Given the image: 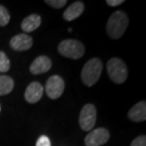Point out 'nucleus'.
Here are the masks:
<instances>
[{
  "mask_svg": "<svg viewBox=\"0 0 146 146\" xmlns=\"http://www.w3.org/2000/svg\"><path fill=\"white\" fill-rule=\"evenodd\" d=\"M51 60L48 56H46V55H42V56L37 57L31 63L30 66V71L33 75L42 74V73L48 72L51 68Z\"/></svg>",
  "mask_w": 146,
  "mask_h": 146,
  "instance_id": "9d476101",
  "label": "nucleus"
},
{
  "mask_svg": "<svg viewBox=\"0 0 146 146\" xmlns=\"http://www.w3.org/2000/svg\"><path fill=\"white\" fill-rule=\"evenodd\" d=\"M123 3V0H106V4L110 7H117V6L121 5Z\"/></svg>",
  "mask_w": 146,
  "mask_h": 146,
  "instance_id": "aec40b11",
  "label": "nucleus"
},
{
  "mask_svg": "<svg viewBox=\"0 0 146 146\" xmlns=\"http://www.w3.org/2000/svg\"><path fill=\"white\" fill-rule=\"evenodd\" d=\"M14 82L10 76L0 75V96L7 95L13 91Z\"/></svg>",
  "mask_w": 146,
  "mask_h": 146,
  "instance_id": "4468645a",
  "label": "nucleus"
},
{
  "mask_svg": "<svg viewBox=\"0 0 146 146\" xmlns=\"http://www.w3.org/2000/svg\"><path fill=\"white\" fill-rule=\"evenodd\" d=\"M58 51L64 57L77 60L84 54V46L78 40L66 39L58 45Z\"/></svg>",
  "mask_w": 146,
  "mask_h": 146,
  "instance_id": "20e7f679",
  "label": "nucleus"
},
{
  "mask_svg": "<svg viewBox=\"0 0 146 146\" xmlns=\"http://www.w3.org/2000/svg\"><path fill=\"white\" fill-rule=\"evenodd\" d=\"M97 119V110L94 104H86L80 112L79 116V124L82 130L89 132L92 130Z\"/></svg>",
  "mask_w": 146,
  "mask_h": 146,
  "instance_id": "39448f33",
  "label": "nucleus"
},
{
  "mask_svg": "<svg viewBox=\"0 0 146 146\" xmlns=\"http://www.w3.org/2000/svg\"><path fill=\"white\" fill-rule=\"evenodd\" d=\"M46 3L54 9H61L66 4V0H46Z\"/></svg>",
  "mask_w": 146,
  "mask_h": 146,
  "instance_id": "f3484780",
  "label": "nucleus"
},
{
  "mask_svg": "<svg viewBox=\"0 0 146 146\" xmlns=\"http://www.w3.org/2000/svg\"><path fill=\"white\" fill-rule=\"evenodd\" d=\"M128 118L132 121L141 122L146 119V104L145 101L139 102L128 112Z\"/></svg>",
  "mask_w": 146,
  "mask_h": 146,
  "instance_id": "9b49d317",
  "label": "nucleus"
},
{
  "mask_svg": "<svg viewBox=\"0 0 146 146\" xmlns=\"http://www.w3.org/2000/svg\"><path fill=\"white\" fill-rule=\"evenodd\" d=\"M42 22V18L38 14H31L23 20L21 23V29L25 33H31L39 28Z\"/></svg>",
  "mask_w": 146,
  "mask_h": 146,
  "instance_id": "ddd939ff",
  "label": "nucleus"
},
{
  "mask_svg": "<svg viewBox=\"0 0 146 146\" xmlns=\"http://www.w3.org/2000/svg\"><path fill=\"white\" fill-rule=\"evenodd\" d=\"M110 138L109 131L106 128L100 127L87 134L84 139L86 146H101L106 144Z\"/></svg>",
  "mask_w": 146,
  "mask_h": 146,
  "instance_id": "423d86ee",
  "label": "nucleus"
},
{
  "mask_svg": "<svg viewBox=\"0 0 146 146\" xmlns=\"http://www.w3.org/2000/svg\"><path fill=\"white\" fill-rule=\"evenodd\" d=\"M84 9V3L81 1H76L69 6L66 10L64 11L63 17L64 19L66 21H72L76 18H78L79 16L82 15Z\"/></svg>",
  "mask_w": 146,
  "mask_h": 146,
  "instance_id": "f8f14e48",
  "label": "nucleus"
},
{
  "mask_svg": "<svg viewBox=\"0 0 146 146\" xmlns=\"http://www.w3.org/2000/svg\"><path fill=\"white\" fill-rule=\"evenodd\" d=\"M65 90V81L59 75H53L48 79L46 84V95L52 100L58 99L62 96Z\"/></svg>",
  "mask_w": 146,
  "mask_h": 146,
  "instance_id": "0eeeda50",
  "label": "nucleus"
},
{
  "mask_svg": "<svg viewBox=\"0 0 146 146\" xmlns=\"http://www.w3.org/2000/svg\"><path fill=\"white\" fill-rule=\"evenodd\" d=\"M103 71V63L99 58L87 61L81 72V78L86 86H92L97 83Z\"/></svg>",
  "mask_w": 146,
  "mask_h": 146,
  "instance_id": "f03ea898",
  "label": "nucleus"
},
{
  "mask_svg": "<svg viewBox=\"0 0 146 146\" xmlns=\"http://www.w3.org/2000/svg\"><path fill=\"white\" fill-rule=\"evenodd\" d=\"M130 146H146V137L144 135L139 136L132 141Z\"/></svg>",
  "mask_w": 146,
  "mask_h": 146,
  "instance_id": "a211bd4d",
  "label": "nucleus"
},
{
  "mask_svg": "<svg viewBox=\"0 0 146 146\" xmlns=\"http://www.w3.org/2000/svg\"><path fill=\"white\" fill-rule=\"evenodd\" d=\"M35 146H51L50 141L46 136H41L39 139H37Z\"/></svg>",
  "mask_w": 146,
  "mask_h": 146,
  "instance_id": "6ab92c4d",
  "label": "nucleus"
},
{
  "mask_svg": "<svg viewBox=\"0 0 146 146\" xmlns=\"http://www.w3.org/2000/svg\"><path fill=\"white\" fill-rule=\"evenodd\" d=\"M44 93V87L38 82H33L28 86L25 91V100L30 104H35L41 100Z\"/></svg>",
  "mask_w": 146,
  "mask_h": 146,
  "instance_id": "1a4fd4ad",
  "label": "nucleus"
},
{
  "mask_svg": "<svg viewBox=\"0 0 146 146\" xmlns=\"http://www.w3.org/2000/svg\"><path fill=\"white\" fill-rule=\"evenodd\" d=\"M0 110H1V106H0Z\"/></svg>",
  "mask_w": 146,
  "mask_h": 146,
  "instance_id": "412c9836",
  "label": "nucleus"
},
{
  "mask_svg": "<svg viewBox=\"0 0 146 146\" xmlns=\"http://www.w3.org/2000/svg\"><path fill=\"white\" fill-rule=\"evenodd\" d=\"M11 15L4 6L0 5V27H5L10 22Z\"/></svg>",
  "mask_w": 146,
  "mask_h": 146,
  "instance_id": "dca6fc26",
  "label": "nucleus"
},
{
  "mask_svg": "<svg viewBox=\"0 0 146 146\" xmlns=\"http://www.w3.org/2000/svg\"><path fill=\"white\" fill-rule=\"evenodd\" d=\"M107 73L109 78L116 84H122L127 79L128 70L125 63L119 58L114 57L107 62Z\"/></svg>",
  "mask_w": 146,
  "mask_h": 146,
  "instance_id": "7ed1b4c3",
  "label": "nucleus"
},
{
  "mask_svg": "<svg viewBox=\"0 0 146 146\" xmlns=\"http://www.w3.org/2000/svg\"><path fill=\"white\" fill-rule=\"evenodd\" d=\"M33 38L26 33L16 34L11 39L10 46L13 50L25 51L33 46Z\"/></svg>",
  "mask_w": 146,
  "mask_h": 146,
  "instance_id": "6e6552de",
  "label": "nucleus"
},
{
  "mask_svg": "<svg viewBox=\"0 0 146 146\" xmlns=\"http://www.w3.org/2000/svg\"><path fill=\"white\" fill-rule=\"evenodd\" d=\"M11 68V62L5 52L0 51V72H7Z\"/></svg>",
  "mask_w": 146,
  "mask_h": 146,
  "instance_id": "2eb2a0df",
  "label": "nucleus"
},
{
  "mask_svg": "<svg viewBox=\"0 0 146 146\" xmlns=\"http://www.w3.org/2000/svg\"><path fill=\"white\" fill-rule=\"evenodd\" d=\"M128 17L122 11H117L109 17L106 23V33L112 39H119L128 27Z\"/></svg>",
  "mask_w": 146,
  "mask_h": 146,
  "instance_id": "f257e3e1",
  "label": "nucleus"
}]
</instances>
